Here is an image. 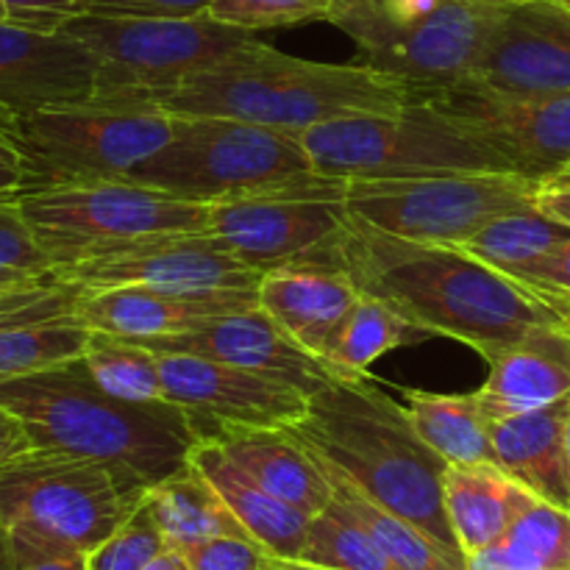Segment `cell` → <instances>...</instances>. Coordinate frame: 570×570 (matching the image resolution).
<instances>
[{"instance_id": "37", "label": "cell", "mask_w": 570, "mask_h": 570, "mask_svg": "<svg viewBox=\"0 0 570 570\" xmlns=\"http://www.w3.org/2000/svg\"><path fill=\"white\" fill-rule=\"evenodd\" d=\"M334 0H212L206 17L226 26L262 31V28L298 26V22L326 20Z\"/></svg>"}, {"instance_id": "17", "label": "cell", "mask_w": 570, "mask_h": 570, "mask_svg": "<svg viewBox=\"0 0 570 570\" xmlns=\"http://www.w3.org/2000/svg\"><path fill=\"white\" fill-rule=\"evenodd\" d=\"M156 356H159L165 401L187 412L195 426L234 423V426L289 429L309 410L312 395L282 379L193 354Z\"/></svg>"}, {"instance_id": "21", "label": "cell", "mask_w": 570, "mask_h": 570, "mask_svg": "<svg viewBox=\"0 0 570 570\" xmlns=\"http://www.w3.org/2000/svg\"><path fill=\"white\" fill-rule=\"evenodd\" d=\"M488 421L521 415L570 395V326L549 323L523 334L490 360L488 382L476 390Z\"/></svg>"}, {"instance_id": "54", "label": "cell", "mask_w": 570, "mask_h": 570, "mask_svg": "<svg viewBox=\"0 0 570 570\" xmlns=\"http://www.w3.org/2000/svg\"><path fill=\"white\" fill-rule=\"evenodd\" d=\"M562 3H566V6H570V0H562Z\"/></svg>"}, {"instance_id": "27", "label": "cell", "mask_w": 570, "mask_h": 570, "mask_svg": "<svg viewBox=\"0 0 570 570\" xmlns=\"http://www.w3.org/2000/svg\"><path fill=\"white\" fill-rule=\"evenodd\" d=\"M306 445V443H304ZM309 449V445H306ZM312 451V449H309ZM315 460L321 462L328 484H332V501L367 532V538L384 551L390 562L399 570H465V557H456L445 551L443 546L434 543L429 534L412 527L393 510L379 504L376 499L365 493L351 476H345L334 462L312 451Z\"/></svg>"}, {"instance_id": "14", "label": "cell", "mask_w": 570, "mask_h": 570, "mask_svg": "<svg viewBox=\"0 0 570 570\" xmlns=\"http://www.w3.org/2000/svg\"><path fill=\"white\" fill-rule=\"evenodd\" d=\"M412 98L495 145L518 176L540 181L570 161V92L499 95L460 81L415 89Z\"/></svg>"}, {"instance_id": "49", "label": "cell", "mask_w": 570, "mask_h": 570, "mask_svg": "<svg viewBox=\"0 0 570 570\" xmlns=\"http://www.w3.org/2000/svg\"><path fill=\"white\" fill-rule=\"evenodd\" d=\"M0 570H14V554H11V532L0 515Z\"/></svg>"}, {"instance_id": "42", "label": "cell", "mask_w": 570, "mask_h": 570, "mask_svg": "<svg viewBox=\"0 0 570 570\" xmlns=\"http://www.w3.org/2000/svg\"><path fill=\"white\" fill-rule=\"evenodd\" d=\"M11 554L14 570H87V551L67 549V546L45 543L11 532Z\"/></svg>"}, {"instance_id": "18", "label": "cell", "mask_w": 570, "mask_h": 570, "mask_svg": "<svg viewBox=\"0 0 570 570\" xmlns=\"http://www.w3.org/2000/svg\"><path fill=\"white\" fill-rule=\"evenodd\" d=\"M134 343L145 345L154 354H193L223 365L243 367L262 376L282 379L295 384L306 395L332 382V371L317 356L301 348L262 306L248 312H232L206 321L204 326L165 337H139Z\"/></svg>"}, {"instance_id": "26", "label": "cell", "mask_w": 570, "mask_h": 570, "mask_svg": "<svg viewBox=\"0 0 570 570\" xmlns=\"http://www.w3.org/2000/svg\"><path fill=\"white\" fill-rule=\"evenodd\" d=\"M523 490L495 462L445 468L443 504L462 554L493 549L507 538Z\"/></svg>"}, {"instance_id": "50", "label": "cell", "mask_w": 570, "mask_h": 570, "mask_svg": "<svg viewBox=\"0 0 570 570\" xmlns=\"http://www.w3.org/2000/svg\"><path fill=\"white\" fill-rule=\"evenodd\" d=\"M26 278H31V276H28V273H17V271H9V267H0V287H9V284L26 282Z\"/></svg>"}, {"instance_id": "12", "label": "cell", "mask_w": 570, "mask_h": 570, "mask_svg": "<svg viewBox=\"0 0 570 570\" xmlns=\"http://www.w3.org/2000/svg\"><path fill=\"white\" fill-rule=\"evenodd\" d=\"M538 181L518 173H443L423 178H351L345 206L384 234L460 245L507 212L534 204Z\"/></svg>"}, {"instance_id": "30", "label": "cell", "mask_w": 570, "mask_h": 570, "mask_svg": "<svg viewBox=\"0 0 570 570\" xmlns=\"http://www.w3.org/2000/svg\"><path fill=\"white\" fill-rule=\"evenodd\" d=\"M432 334L401 317L393 306L360 293V301L351 309L337 343L332 345L323 362L334 379H365L367 367L382 360L384 354L404 348V345L423 343Z\"/></svg>"}, {"instance_id": "46", "label": "cell", "mask_w": 570, "mask_h": 570, "mask_svg": "<svg viewBox=\"0 0 570 570\" xmlns=\"http://www.w3.org/2000/svg\"><path fill=\"white\" fill-rule=\"evenodd\" d=\"M33 443L28 438L26 426H22L20 417L9 410V406L0 404V465L11 462L14 456L31 451Z\"/></svg>"}, {"instance_id": "10", "label": "cell", "mask_w": 570, "mask_h": 570, "mask_svg": "<svg viewBox=\"0 0 570 570\" xmlns=\"http://www.w3.org/2000/svg\"><path fill=\"white\" fill-rule=\"evenodd\" d=\"M20 206L53 267L134 239L206 232L212 212V204L176 198L128 178L26 189Z\"/></svg>"}, {"instance_id": "23", "label": "cell", "mask_w": 570, "mask_h": 570, "mask_svg": "<svg viewBox=\"0 0 570 570\" xmlns=\"http://www.w3.org/2000/svg\"><path fill=\"white\" fill-rule=\"evenodd\" d=\"M206 434L215 438L256 484L304 515L315 518L332 501V484L321 462L289 429L220 423Z\"/></svg>"}, {"instance_id": "2", "label": "cell", "mask_w": 570, "mask_h": 570, "mask_svg": "<svg viewBox=\"0 0 570 570\" xmlns=\"http://www.w3.org/2000/svg\"><path fill=\"white\" fill-rule=\"evenodd\" d=\"M412 89L367 65H323L271 45H243L193 72L156 106L181 117H228L301 134L356 115H401Z\"/></svg>"}, {"instance_id": "6", "label": "cell", "mask_w": 570, "mask_h": 570, "mask_svg": "<svg viewBox=\"0 0 570 570\" xmlns=\"http://www.w3.org/2000/svg\"><path fill=\"white\" fill-rule=\"evenodd\" d=\"M317 173L334 178H423L515 173L495 145L410 95L401 115H356L295 134Z\"/></svg>"}, {"instance_id": "57", "label": "cell", "mask_w": 570, "mask_h": 570, "mask_svg": "<svg viewBox=\"0 0 570 570\" xmlns=\"http://www.w3.org/2000/svg\"><path fill=\"white\" fill-rule=\"evenodd\" d=\"M568 570H570V568H568Z\"/></svg>"}, {"instance_id": "5", "label": "cell", "mask_w": 570, "mask_h": 570, "mask_svg": "<svg viewBox=\"0 0 570 570\" xmlns=\"http://www.w3.org/2000/svg\"><path fill=\"white\" fill-rule=\"evenodd\" d=\"M173 117L170 142L139 161L128 181L198 204H226L323 176L289 131L228 117Z\"/></svg>"}, {"instance_id": "35", "label": "cell", "mask_w": 570, "mask_h": 570, "mask_svg": "<svg viewBox=\"0 0 570 570\" xmlns=\"http://www.w3.org/2000/svg\"><path fill=\"white\" fill-rule=\"evenodd\" d=\"M87 340L89 328L83 326H33L0 332V384L78 360L83 356Z\"/></svg>"}, {"instance_id": "39", "label": "cell", "mask_w": 570, "mask_h": 570, "mask_svg": "<svg viewBox=\"0 0 570 570\" xmlns=\"http://www.w3.org/2000/svg\"><path fill=\"white\" fill-rule=\"evenodd\" d=\"M181 554L193 570H276L282 562L254 538H237V534L204 540L184 549Z\"/></svg>"}, {"instance_id": "3", "label": "cell", "mask_w": 570, "mask_h": 570, "mask_svg": "<svg viewBox=\"0 0 570 570\" xmlns=\"http://www.w3.org/2000/svg\"><path fill=\"white\" fill-rule=\"evenodd\" d=\"M0 404L20 417L33 449L126 468L148 488L187 468L200 438L193 417L167 401L131 404L106 393L83 356L3 382Z\"/></svg>"}, {"instance_id": "29", "label": "cell", "mask_w": 570, "mask_h": 570, "mask_svg": "<svg viewBox=\"0 0 570 570\" xmlns=\"http://www.w3.org/2000/svg\"><path fill=\"white\" fill-rule=\"evenodd\" d=\"M406 415L423 443L449 465L495 462L490 421L484 417L476 393L440 395L406 390Z\"/></svg>"}, {"instance_id": "47", "label": "cell", "mask_w": 570, "mask_h": 570, "mask_svg": "<svg viewBox=\"0 0 570 570\" xmlns=\"http://www.w3.org/2000/svg\"><path fill=\"white\" fill-rule=\"evenodd\" d=\"M465 570H534L527 562L518 560L504 543L493 546V549L476 551V554L465 557Z\"/></svg>"}, {"instance_id": "11", "label": "cell", "mask_w": 570, "mask_h": 570, "mask_svg": "<svg viewBox=\"0 0 570 570\" xmlns=\"http://www.w3.org/2000/svg\"><path fill=\"white\" fill-rule=\"evenodd\" d=\"M504 0H445L417 17H395L379 0H334L328 22L348 33L367 67L415 89L468 81Z\"/></svg>"}, {"instance_id": "43", "label": "cell", "mask_w": 570, "mask_h": 570, "mask_svg": "<svg viewBox=\"0 0 570 570\" xmlns=\"http://www.w3.org/2000/svg\"><path fill=\"white\" fill-rule=\"evenodd\" d=\"M20 117L0 109V195H20L28 184V165L22 154Z\"/></svg>"}, {"instance_id": "38", "label": "cell", "mask_w": 570, "mask_h": 570, "mask_svg": "<svg viewBox=\"0 0 570 570\" xmlns=\"http://www.w3.org/2000/svg\"><path fill=\"white\" fill-rule=\"evenodd\" d=\"M0 267L42 276L53 271L48 254L33 237L26 215H22L20 195H0Z\"/></svg>"}, {"instance_id": "40", "label": "cell", "mask_w": 570, "mask_h": 570, "mask_svg": "<svg viewBox=\"0 0 570 570\" xmlns=\"http://www.w3.org/2000/svg\"><path fill=\"white\" fill-rule=\"evenodd\" d=\"M515 278L527 287H532L534 293L543 295L546 301L557 306V309L570 315V237L562 239L560 245H554L551 250H546L543 256H538L534 262H529L523 271L515 273Z\"/></svg>"}, {"instance_id": "22", "label": "cell", "mask_w": 570, "mask_h": 570, "mask_svg": "<svg viewBox=\"0 0 570 570\" xmlns=\"http://www.w3.org/2000/svg\"><path fill=\"white\" fill-rule=\"evenodd\" d=\"M356 301L360 289L340 271L287 267L265 273L259 282L262 309L321 362L337 343Z\"/></svg>"}, {"instance_id": "24", "label": "cell", "mask_w": 570, "mask_h": 570, "mask_svg": "<svg viewBox=\"0 0 570 570\" xmlns=\"http://www.w3.org/2000/svg\"><path fill=\"white\" fill-rule=\"evenodd\" d=\"M570 395L540 410L490 421L495 465L546 501L570 507L566 429Z\"/></svg>"}, {"instance_id": "16", "label": "cell", "mask_w": 570, "mask_h": 570, "mask_svg": "<svg viewBox=\"0 0 570 570\" xmlns=\"http://www.w3.org/2000/svg\"><path fill=\"white\" fill-rule=\"evenodd\" d=\"M468 83L499 95L570 92V6L504 0Z\"/></svg>"}, {"instance_id": "48", "label": "cell", "mask_w": 570, "mask_h": 570, "mask_svg": "<svg viewBox=\"0 0 570 570\" xmlns=\"http://www.w3.org/2000/svg\"><path fill=\"white\" fill-rule=\"evenodd\" d=\"M142 570H193V568H189V562L184 560L181 551L167 549V551H161L154 562H148Z\"/></svg>"}, {"instance_id": "33", "label": "cell", "mask_w": 570, "mask_h": 570, "mask_svg": "<svg viewBox=\"0 0 570 570\" xmlns=\"http://www.w3.org/2000/svg\"><path fill=\"white\" fill-rule=\"evenodd\" d=\"M521 562L534 570L570 568V507H560L523 490L507 538L501 540Z\"/></svg>"}, {"instance_id": "51", "label": "cell", "mask_w": 570, "mask_h": 570, "mask_svg": "<svg viewBox=\"0 0 570 570\" xmlns=\"http://www.w3.org/2000/svg\"><path fill=\"white\" fill-rule=\"evenodd\" d=\"M276 570H323V568H315V566H309V562H301V560H295V562H278L276 566Z\"/></svg>"}, {"instance_id": "56", "label": "cell", "mask_w": 570, "mask_h": 570, "mask_svg": "<svg viewBox=\"0 0 570 570\" xmlns=\"http://www.w3.org/2000/svg\"><path fill=\"white\" fill-rule=\"evenodd\" d=\"M568 326H570V315H568Z\"/></svg>"}, {"instance_id": "34", "label": "cell", "mask_w": 570, "mask_h": 570, "mask_svg": "<svg viewBox=\"0 0 570 570\" xmlns=\"http://www.w3.org/2000/svg\"><path fill=\"white\" fill-rule=\"evenodd\" d=\"M301 562L323 570H399L334 501L309 521Z\"/></svg>"}, {"instance_id": "13", "label": "cell", "mask_w": 570, "mask_h": 570, "mask_svg": "<svg viewBox=\"0 0 570 570\" xmlns=\"http://www.w3.org/2000/svg\"><path fill=\"white\" fill-rule=\"evenodd\" d=\"M345 178L317 176L298 187L212 204L209 234L259 276L287 267L337 271V243L348 226Z\"/></svg>"}, {"instance_id": "4", "label": "cell", "mask_w": 570, "mask_h": 570, "mask_svg": "<svg viewBox=\"0 0 570 570\" xmlns=\"http://www.w3.org/2000/svg\"><path fill=\"white\" fill-rule=\"evenodd\" d=\"M289 432L354 479L371 499L412 527L462 554L443 504L449 462L434 454L412 426L404 406L365 379H332L309 399Z\"/></svg>"}, {"instance_id": "53", "label": "cell", "mask_w": 570, "mask_h": 570, "mask_svg": "<svg viewBox=\"0 0 570 570\" xmlns=\"http://www.w3.org/2000/svg\"><path fill=\"white\" fill-rule=\"evenodd\" d=\"M3 17H9V11H6V6L0 3V20H3Z\"/></svg>"}, {"instance_id": "19", "label": "cell", "mask_w": 570, "mask_h": 570, "mask_svg": "<svg viewBox=\"0 0 570 570\" xmlns=\"http://www.w3.org/2000/svg\"><path fill=\"white\" fill-rule=\"evenodd\" d=\"M95 98V56L67 31L0 20V109L14 117Z\"/></svg>"}, {"instance_id": "41", "label": "cell", "mask_w": 570, "mask_h": 570, "mask_svg": "<svg viewBox=\"0 0 570 570\" xmlns=\"http://www.w3.org/2000/svg\"><path fill=\"white\" fill-rule=\"evenodd\" d=\"M212 0H81L78 14L100 17H200Z\"/></svg>"}, {"instance_id": "8", "label": "cell", "mask_w": 570, "mask_h": 570, "mask_svg": "<svg viewBox=\"0 0 570 570\" xmlns=\"http://www.w3.org/2000/svg\"><path fill=\"white\" fill-rule=\"evenodd\" d=\"M61 31L95 56V100L154 104L184 78L254 42L256 33L212 17L72 14Z\"/></svg>"}, {"instance_id": "1", "label": "cell", "mask_w": 570, "mask_h": 570, "mask_svg": "<svg viewBox=\"0 0 570 570\" xmlns=\"http://www.w3.org/2000/svg\"><path fill=\"white\" fill-rule=\"evenodd\" d=\"M337 271L432 337L460 340L488 362L532 328L568 323L543 295L456 245L395 237L354 215L337 243Z\"/></svg>"}, {"instance_id": "31", "label": "cell", "mask_w": 570, "mask_h": 570, "mask_svg": "<svg viewBox=\"0 0 570 570\" xmlns=\"http://www.w3.org/2000/svg\"><path fill=\"white\" fill-rule=\"evenodd\" d=\"M568 237V226L543 215L538 206H527V209L507 212V215L495 217L493 223L479 228L473 237H468L456 248L471 254L473 259L484 262L493 271L515 278V273L523 271L529 262L543 256L546 250H551Z\"/></svg>"}, {"instance_id": "36", "label": "cell", "mask_w": 570, "mask_h": 570, "mask_svg": "<svg viewBox=\"0 0 570 570\" xmlns=\"http://www.w3.org/2000/svg\"><path fill=\"white\" fill-rule=\"evenodd\" d=\"M161 551H167L165 534L142 501L126 523H120L98 549L89 551L87 570H142Z\"/></svg>"}, {"instance_id": "52", "label": "cell", "mask_w": 570, "mask_h": 570, "mask_svg": "<svg viewBox=\"0 0 570 570\" xmlns=\"http://www.w3.org/2000/svg\"><path fill=\"white\" fill-rule=\"evenodd\" d=\"M566 456H568V482H570V421L566 429Z\"/></svg>"}, {"instance_id": "44", "label": "cell", "mask_w": 570, "mask_h": 570, "mask_svg": "<svg viewBox=\"0 0 570 570\" xmlns=\"http://www.w3.org/2000/svg\"><path fill=\"white\" fill-rule=\"evenodd\" d=\"M9 20L45 31H59L67 17L81 11V0H0Z\"/></svg>"}, {"instance_id": "32", "label": "cell", "mask_w": 570, "mask_h": 570, "mask_svg": "<svg viewBox=\"0 0 570 570\" xmlns=\"http://www.w3.org/2000/svg\"><path fill=\"white\" fill-rule=\"evenodd\" d=\"M83 362H87L95 382L115 399L131 401V404L165 401L159 356L145 345L134 343V340L89 332Z\"/></svg>"}, {"instance_id": "25", "label": "cell", "mask_w": 570, "mask_h": 570, "mask_svg": "<svg viewBox=\"0 0 570 570\" xmlns=\"http://www.w3.org/2000/svg\"><path fill=\"white\" fill-rule=\"evenodd\" d=\"M189 460L215 484L228 510L234 512V518L243 523V529L256 543L265 546L271 554H276L284 562L301 560L306 532H309V515L284 504L282 499L267 493L262 484H256L209 434H200Z\"/></svg>"}, {"instance_id": "20", "label": "cell", "mask_w": 570, "mask_h": 570, "mask_svg": "<svg viewBox=\"0 0 570 570\" xmlns=\"http://www.w3.org/2000/svg\"><path fill=\"white\" fill-rule=\"evenodd\" d=\"M259 306L256 289H150L115 287L89 289L81 321L89 332L115 337H165L204 326L206 321Z\"/></svg>"}, {"instance_id": "15", "label": "cell", "mask_w": 570, "mask_h": 570, "mask_svg": "<svg viewBox=\"0 0 570 570\" xmlns=\"http://www.w3.org/2000/svg\"><path fill=\"white\" fill-rule=\"evenodd\" d=\"M87 289H256L262 276L206 232L159 234L111 245L67 267H53Z\"/></svg>"}, {"instance_id": "55", "label": "cell", "mask_w": 570, "mask_h": 570, "mask_svg": "<svg viewBox=\"0 0 570 570\" xmlns=\"http://www.w3.org/2000/svg\"><path fill=\"white\" fill-rule=\"evenodd\" d=\"M554 3H562V0H554Z\"/></svg>"}, {"instance_id": "28", "label": "cell", "mask_w": 570, "mask_h": 570, "mask_svg": "<svg viewBox=\"0 0 570 570\" xmlns=\"http://www.w3.org/2000/svg\"><path fill=\"white\" fill-rule=\"evenodd\" d=\"M145 504L154 512V521L165 534L167 549L184 551L204 540L223 538V534L250 538L243 523L228 510L215 484L200 473L193 460L187 462V468L150 488Z\"/></svg>"}, {"instance_id": "7", "label": "cell", "mask_w": 570, "mask_h": 570, "mask_svg": "<svg viewBox=\"0 0 570 570\" xmlns=\"http://www.w3.org/2000/svg\"><path fill=\"white\" fill-rule=\"evenodd\" d=\"M131 471L31 449L0 465V515L14 534L95 551L148 495Z\"/></svg>"}, {"instance_id": "45", "label": "cell", "mask_w": 570, "mask_h": 570, "mask_svg": "<svg viewBox=\"0 0 570 570\" xmlns=\"http://www.w3.org/2000/svg\"><path fill=\"white\" fill-rule=\"evenodd\" d=\"M534 204L543 215L554 217L557 223L570 228V161L560 170L540 178L538 187H534Z\"/></svg>"}, {"instance_id": "9", "label": "cell", "mask_w": 570, "mask_h": 570, "mask_svg": "<svg viewBox=\"0 0 570 570\" xmlns=\"http://www.w3.org/2000/svg\"><path fill=\"white\" fill-rule=\"evenodd\" d=\"M173 128L176 117L154 104L92 98L33 111L20 117L17 131L28 165L26 189L120 181L170 142Z\"/></svg>"}]
</instances>
